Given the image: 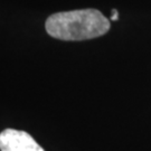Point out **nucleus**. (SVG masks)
Returning a JSON list of instances; mask_svg holds the SVG:
<instances>
[{
	"label": "nucleus",
	"instance_id": "f257e3e1",
	"mask_svg": "<svg viewBox=\"0 0 151 151\" xmlns=\"http://www.w3.org/2000/svg\"><path fill=\"white\" fill-rule=\"evenodd\" d=\"M45 27L48 35L60 40H86L105 35L110 20L96 9H81L54 14Z\"/></svg>",
	"mask_w": 151,
	"mask_h": 151
},
{
	"label": "nucleus",
	"instance_id": "f03ea898",
	"mask_svg": "<svg viewBox=\"0 0 151 151\" xmlns=\"http://www.w3.org/2000/svg\"><path fill=\"white\" fill-rule=\"evenodd\" d=\"M1 151H44V149L25 131L6 129L0 133Z\"/></svg>",
	"mask_w": 151,
	"mask_h": 151
},
{
	"label": "nucleus",
	"instance_id": "7ed1b4c3",
	"mask_svg": "<svg viewBox=\"0 0 151 151\" xmlns=\"http://www.w3.org/2000/svg\"><path fill=\"white\" fill-rule=\"evenodd\" d=\"M110 19L113 20V22L119 20V11L116 10V9H113V10L111 11V17H110Z\"/></svg>",
	"mask_w": 151,
	"mask_h": 151
}]
</instances>
